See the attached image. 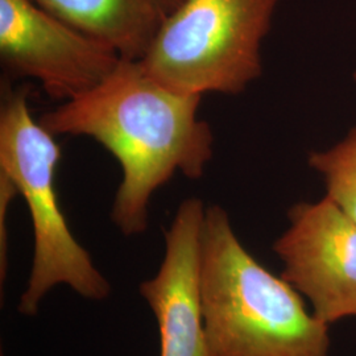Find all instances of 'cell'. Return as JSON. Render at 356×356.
<instances>
[{
	"label": "cell",
	"mask_w": 356,
	"mask_h": 356,
	"mask_svg": "<svg viewBox=\"0 0 356 356\" xmlns=\"http://www.w3.org/2000/svg\"><path fill=\"white\" fill-rule=\"evenodd\" d=\"M202 95L170 89L140 61L120 60L102 83L41 114L51 135L89 136L118 160L122 181L111 220L124 236L148 229L153 194L176 173L202 177L214 135L198 116Z\"/></svg>",
	"instance_id": "obj_1"
},
{
	"label": "cell",
	"mask_w": 356,
	"mask_h": 356,
	"mask_svg": "<svg viewBox=\"0 0 356 356\" xmlns=\"http://www.w3.org/2000/svg\"><path fill=\"white\" fill-rule=\"evenodd\" d=\"M200 296L211 356H329V325L247 251L219 204L204 210Z\"/></svg>",
	"instance_id": "obj_2"
},
{
	"label": "cell",
	"mask_w": 356,
	"mask_h": 356,
	"mask_svg": "<svg viewBox=\"0 0 356 356\" xmlns=\"http://www.w3.org/2000/svg\"><path fill=\"white\" fill-rule=\"evenodd\" d=\"M29 108V89L3 85L0 106V172L11 178L26 201L33 227V260L17 310L33 317L57 285L103 301L111 284L78 243L61 210L54 186L61 148Z\"/></svg>",
	"instance_id": "obj_3"
},
{
	"label": "cell",
	"mask_w": 356,
	"mask_h": 356,
	"mask_svg": "<svg viewBox=\"0 0 356 356\" xmlns=\"http://www.w3.org/2000/svg\"><path fill=\"white\" fill-rule=\"evenodd\" d=\"M280 0H184L141 60L168 88L236 95L261 76V45Z\"/></svg>",
	"instance_id": "obj_4"
},
{
	"label": "cell",
	"mask_w": 356,
	"mask_h": 356,
	"mask_svg": "<svg viewBox=\"0 0 356 356\" xmlns=\"http://www.w3.org/2000/svg\"><path fill=\"white\" fill-rule=\"evenodd\" d=\"M120 56L33 0H0V61L11 78H33L57 102L94 89Z\"/></svg>",
	"instance_id": "obj_5"
},
{
	"label": "cell",
	"mask_w": 356,
	"mask_h": 356,
	"mask_svg": "<svg viewBox=\"0 0 356 356\" xmlns=\"http://www.w3.org/2000/svg\"><path fill=\"white\" fill-rule=\"evenodd\" d=\"M289 226L273 243L281 276L326 325L356 317V222L330 198L289 209Z\"/></svg>",
	"instance_id": "obj_6"
},
{
	"label": "cell",
	"mask_w": 356,
	"mask_h": 356,
	"mask_svg": "<svg viewBox=\"0 0 356 356\" xmlns=\"http://www.w3.org/2000/svg\"><path fill=\"white\" fill-rule=\"evenodd\" d=\"M204 206L186 198L164 231L165 252L139 292L157 322L160 356H211L200 296V247Z\"/></svg>",
	"instance_id": "obj_7"
},
{
	"label": "cell",
	"mask_w": 356,
	"mask_h": 356,
	"mask_svg": "<svg viewBox=\"0 0 356 356\" xmlns=\"http://www.w3.org/2000/svg\"><path fill=\"white\" fill-rule=\"evenodd\" d=\"M82 33L141 61L166 19L184 0H33Z\"/></svg>",
	"instance_id": "obj_8"
},
{
	"label": "cell",
	"mask_w": 356,
	"mask_h": 356,
	"mask_svg": "<svg viewBox=\"0 0 356 356\" xmlns=\"http://www.w3.org/2000/svg\"><path fill=\"white\" fill-rule=\"evenodd\" d=\"M309 165L326 185V197L356 222V127L330 149L312 152Z\"/></svg>",
	"instance_id": "obj_9"
},
{
	"label": "cell",
	"mask_w": 356,
	"mask_h": 356,
	"mask_svg": "<svg viewBox=\"0 0 356 356\" xmlns=\"http://www.w3.org/2000/svg\"><path fill=\"white\" fill-rule=\"evenodd\" d=\"M19 191L13 179L0 172V282L1 285L7 279L8 273V229L7 216L8 209Z\"/></svg>",
	"instance_id": "obj_10"
}]
</instances>
